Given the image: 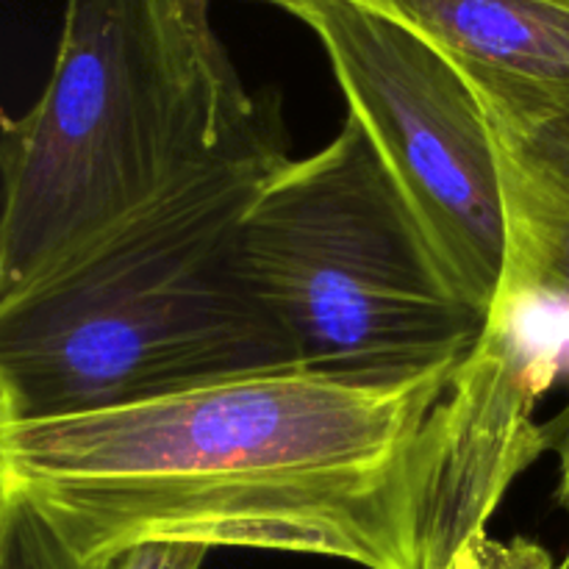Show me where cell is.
I'll return each mask as SVG.
<instances>
[{
	"mask_svg": "<svg viewBox=\"0 0 569 569\" xmlns=\"http://www.w3.org/2000/svg\"><path fill=\"white\" fill-rule=\"evenodd\" d=\"M445 569H559L553 556L539 542L515 537L509 542L487 533L470 539Z\"/></svg>",
	"mask_w": 569,
	"mask_h": 569,
	"instance_id": "10",
	"label": "cell"
},
{
	"mask_svg": "<svg viewBox=\"0 0 569 569\" xmlns=\"http://www.w3.org/2000/svg\"><path fill=\"white\" fill-rule=\"evenodd\" d=\"M456 367L403 383L267 372L0 420V498L31 506L89 565L192 542L426 569L437 415Z\"/></svg>",
	"mask_w": 569,
	"mask_h": 569,
	"instance_id": "1",
	"label": "cell"
},
{
	"mask_svg": "<svg viewBox=\"0 0 569 569\" xmlns=\"http://www.w3.org/2000/svg\"><path fill=\"white\" fill-rule=\"evenodd\" d=\"M209 548L192 542H142L128 548L114 569H200Z\"/></svg>",
	"mask_w": 569,
	"mask_h": 569,
	"instance_id": "11",
	"label": "cell"
},
{
	"mask_svg": "<svg viewBox=\"0 0 569 569\" xmlns=\"http://www.w3.org/2000/svg\"><path fill=\"white\" fill-rule=\"evenodd\" d=\"M550 3H559V6H567V9H569V0H550Z\"/></svg>",
	"mask_w": 569,
	"mask_h": 569,
	"instance_id": "13",
	"label": "cell"
},
{
	"mask_svg": "<svg viewBox=\"0 0 569 569\" xmlns=\"http://www.w3.org/2000/svg\"><path fill=\"white\" fill-rule=\"evenodd\" d=\"M287 159L278 103L239 144L0 306V420L120 409L303 370L256 287L242 220Z\"/></svg>",
	"mask_w": 569,
	"mask_h": 569,
	"instance_id": "2",
	"label": "cell"
},
{
	"mask_svg": "<svg viewBox=\"0 0 569 569\" xmlns=\"http://www.w3.org/2000/svg\"><path fill=\"white\" fill-rule=\"evenodd\" d=\"M326 50L353 117L409 200L445 270L492 315L506 226L492 126L470 83L417 33L353 0H267Z\"/></svg>",
	"mask_w": 569,
	"mask_h": 569,
	"instance_id": "5",
	"label": "cell"
},
{
	"mask_svg": "<svg viewBox=\"0 0 569 569\" xmlns=\"http://www.w3.org/2000/svg\"><path fill=\"white\" fill-rule=\"evenodd\" d=\"M0 569H114L78 559L59 533L17 498H0Z\"/></svg>",
	"mask_w": 569,
	"mask_h": 569,
	"instance_id": "9",
	"label": "cell"
},
{
	"mask_svg": "<svg viewBox=\"0 0 569 569\" xmlns=\"http://www.w3.org/2000/svg\"><path fill=\"white\" fill-rule=\"evenodd\" d=\"M256 287L300 367L403 383L453 367L489 315L465 298L353 117L306 159H281L242 220Z\"/></svg>",
	"mask_w": 569,
	"mask_h": 569,
	"instance_id": "4",
	"label": "cell"
},
{
	"mask_svg": "<svg viewBox=\"0 0 569 569\" xmlns=\"http://www.w3.org/2000/svg\"><path fill=\"white\" fill-rule=\"evenodd\" d=\"M492 126V122H489ZM506 261L492 315L569 303V114L492 126Z\"/></svg>",
	"mask_w": 569,
	"mask_h": 569,
	"instance_id": "8",
	"label": "cell"
},
{
	"mask_svg": "<svg viewBox=\"0 0 569 569\" xmlns=\"http://www.w3.org/2000/svg\"><path fill=\"white\" fill-rule=\"evenodd\" d=\"M548 437H550V450L559 453V492H556V498H559L561 511H565L569 522V406L559 420L548 422ZM559 569H569V542H567L565 559L559 561Z\"/></svg>",
	"mask_w": 569,
	"mask_h": 569,
	"instance_id": "12",
	"label": "cell"
},
{
	"mask_svg": "<svg viewBox=\"0 0 569 569\" xmlns=\"http://www.w3.org/2000/svg\"><path fill=\"white\" fill-rule=\"evenodd\" d=\"M248 94L209 0H67L53 72L3 120L0 306L242 142Z\"/></svg>",
	"mask_w": 569,
	"mask_h": 569,
	"instance_id": "3",
	"label": "cell"
},
{
	"mask_svg": "<svg viewBox=\"0 0 569 569\" xmlns=\"http://www.w3.org/2000/svg\"><path fill=\"white\" fill-rule=\"evenodd\" d=\"M431 44L492 126L569 114V9L550 0H353Z\"/></svg>",
	"mask_w": 569,
	"mask_h": 569,
	"instance_id": "7",
	"label": "cell"
},
{
	"mask_svg": "<svg viewBox=\"0 0 569 569\" xmlns=\"http://www.w3.org/2000/svg\"><path fill=\"white\" fill-rule=\"evenodd\" d=\"M539 392V361L522 317L489 315L437 415L426 569H445L470 539L487 533L517 476L550 450L548 426L533 422Z\"/></svg>",
	"mask_w": 569,
	"mask_h": 569,
	"instance_id": "6",
	"label": "cell"
}]
</instances>
